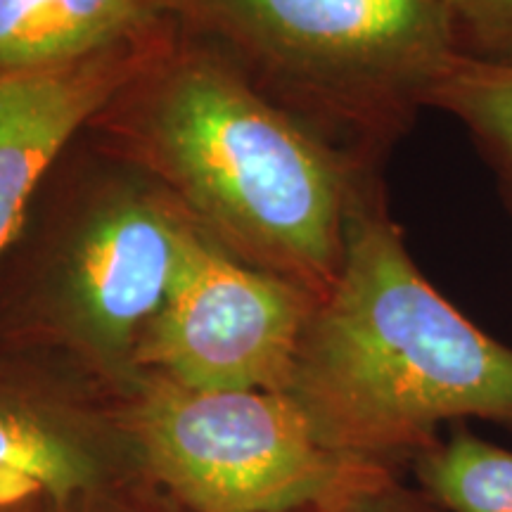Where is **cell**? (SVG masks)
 <instances>
[{
    "label": "cell",
    "mask_w": 512,
    "mask_h": 512,
    "mask_svg": "<svg viewBox=\"0 0 512 512\" xmlns=\"http://www.w3.org/2000/svg\"><path fill=\"white\" fill-rule=\"evenodd\" d=\"M200 233L159 185L81 136L0 264L12 275L3 278L0 351L124 394Z\"/></svg>",
    "instance_id": "3"
},
{
    "label": "cell",
    "mask_w": 512,
    "mask_h": 512,
    "mask_svg": "<svg viewBox=\"0 0 512 512\" xmlns=\"http://www.w3.org/2000/svg\"><path fill=\"white\" fill-rule=\"evenodd\" d=\"M0 512H43L34 505H0Z\"/></svg>",
    "instance_id": "15"
},
{
    "label": "cell",
    "mask_w": 512,
    "mask_h": 512,
    "mask_svg": "<svg viewBox=\"0 0 512 512\" xmlns=\"http://www.w3.org/2000/svg\"><path fill=\"white\" fill-rule=\"evenodd\" d=\"M287 396L313 437L399 472L441 427H512V347L420 271L373 176L351 211L335 283L313 306Z\"/></svg>",
    "instance_id": "2"
},
{
    "label": "cell",
    "mask_w": 512,
    "mask_h": 512,
    "mask_svg": "<svg viewBox=\"0 0 512 512\" xmlns=\"http://www.w3.org/2000/svg\"><path fill=\"white\" fill-rule=\"evenodd\" d=\"M166 27L169 19L150 36L76 62L0 74V264L55 166L136 76Z\"/></svg>",
    "instance_id": "8"
},
{
    "label": "cell",
    "mask_w": 512,
    "mask_h": 512,
    "mask_svg": "<svg viewBox=\"0 0 512 512\" xmlns=\"http://www.w3.org/2000/svg\"><path fill=\"white\" fill-rule=\"evenodd\" d=\"M43 512H188L171 501L155 484H131L100 494L81 496L76 501L46 508Z\"/></svg>",
    "instance_id": "13"
},
{
    "label": "cell",
    "mask_w": 512,
    "mask_h": 512,
    "mask_svg": "<svg viewBox=\"0 0 512 512\" xmlns=\"http://www.w3.org/2000/svg\"><path fill=\"white\" fill-rule=\"evenodd\" d=\"M415 486L444 512H512V451L465 422L411 460Z\"/></svg>",
    "instance_id": "10"
},
{
    "label": "cell",
    "mask_w": 512,
    "mask_h": 512,
    "mask_svg": "<svg viewBox=\"0 0 512 512\" xmlns=\"http://www.w3.org/2000/svg\"><path fill=\"white\" fill-rule=\"evenodd\" d=\"M465 126L512 197V62L458 55L430 98Z\"/></svg>",
    "instance_id": "11"
},
{
    "label": "cell",
    "mask_w": 512,
    "mask_h": 512,
    "mask_svg": "<svg viewBox=\"0 0 512 512\" xmlns=\"http://www.w3.org/2000/svg\"><path fill=\"white\" fill-rule=\"evenodd\" d=\"M147 479L188 512H302L399 479L323 446L287 394L138 377L114 396Z\"/></svg>",
    "instance_id": "5"
},
{
    "label": "cell",
    "mask_w": 512,
    "mask_h": 512,
    "mask_svg": "<svg viewBox=\"0 0 512 512\" xmlns=\"http://www.w3.org/2000/svg\"><path fill=\"white\" fill-rule=\"evenodd\" d=\"M145 482L114 396L0 351V505L46 510Z\"/></svg>",
    "instance_id": "7"
},
{
    "label": "cell",
    "mask_w": 512,
    "mask_h": 512,
    "mask_svg": "<svg viewBox=\"0 0 512 512\" xmlns=\"http://www.w3.org/2000/svg\"><path fill=\"white\" fill-rule=\"evenodd\" d=\"M302 512H444L434 505L418 486H406L401 479L380 486V489L368 491V494L351 498V501L325 505V508H313Z\"/></svg>",
    "instance_id": "14"
},
{
    "label": "cell",
    "mask_w": 512,
    "mask_h": 512,
    "mask_svg": "<svg viewBox=\"0 0 512 512\" xmlns=\"http://www.w3.org/2000/svg\"><path fill=\"white\" fill-rule=\"evenodd\" d=\"M83 136L159 185L233 259L318 299L342 268L351 211L375 176L171 19Z\"/></svg>",
    "instance_id": "1"
},
{
    "label": "cell",
    "mask_w": 512,
    "mask_h": 512,
    "mask_svg": "<svg viewBox=\"0 0 512 512\" xmlns=\"http://www.w3.org/2000/svg\"><path fill=\"white\" fill-rule=\"evenodd\" d=\"M460 55L512 62V0H439Z\"/></svg>",
    "instance_id": "12"
},
{
    "label": "cell",
    "mask_w": 512,
    "mask_h": 512,
    "mask_svg": "<svg viewBox=\"0 0 512 512\" xmlns=\"http://www.w3.org/2000/svg\"><path fill=\"white\" fill-rule=\"evenodd\" d=\"M157 0H0V74L83 60L150 36Z\"/></svg>",
    "instance_id": "9"
},
{
    "label": "cell",
    "mask_w": 512,
    "mask_h": 512,
    "mask_svg": "<svg viewBox=\"0 0 512 512\" xmlns=\"http://www.w3.org/2000/svg\"><path fill=\"white\" fill-rule=\"evenodd\" d=\"M316 302L306 287L242 264L200 233L145 330L138 373L192 389L285 394Z\"/></svg>",
    "instance_id": "6"
},
{
    "label": "cell",
    "mask_w": 512,
    "mask_h": 512,
    "mask_svg": "<svg viewBox=\"0 0 512 512\" xmlns=\"http://www.w3.org/2000/svg\"><path fill=\"white\" fill-rule=\"evenodd\" d=\"M259 91L373 166L460 55L439 0H157Z\"/></svg>",
    "instance_id": "4"
}]
</instances>
